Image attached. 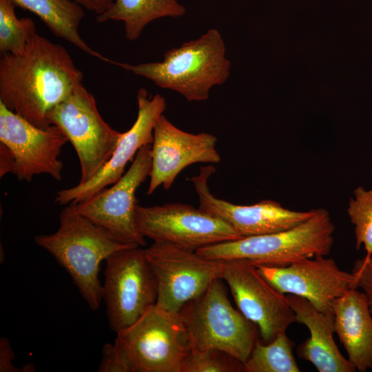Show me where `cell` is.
Returning a JSON list of instances; mask_svg holds the SVG:
<instances>
[{
	"instance_id": "1",
	"label": "cell",
	"mask_w": 372,
	"mask_h": 372,
	"mask_svg": "<svg viewBox=\"0 0 372 372\" xmlns=\"http://www.w3.org/2000/svg\"><path fill=\"white\" fill-rule=\"evenodd\" d=\"M83 73L61 45L36 34L21 55L0 58V102L32 125L47 128L48 113L82 83Z\"/></svg>"
},
{
	"instance_id": "2",
	"label": "cell",
	"mask_w": 372,
	"mask_h": 372,
	"mask_svg": "<svg viewBox=\"0 0 372 372\" xmlns=\"http://www.w3.org/2000/svg\"><path fill=\"white\" fill-rule=\"evenodd\" d=\"M34 241L68 272L93 311L99 309L103 300L99 278L101 262L116 251L138 246L120 241L79 213L74 203L61 211L55 232L36 236Z\"/></svg>"
},
{
	"instance_id": "3",
	"label": "cell",
	"mask_w": 372,
	"mask_h": 372,
	"mask_svg": "<svg viewBox=\"0 0 372 372\" xmlns=\"http://www.w3.org/2000/svg\"><path fill=\"white\" fill-rule=\"evenodd\" d=\"M110 63L198 102L207 101L214 86L225 83L231 68L223 37L214 28L167 51L162 61L132 65L111 60Z\"/></svg>"
},
{
	"instance_id": "4",
	"label": "cell",
	"mask_w": 372,
	"mask_h": 372,
	"mask_svg": "<svg viewBox=\"0 0 372 372\" xmlns=\"http://www.w3.org/2000/svg\"><path fill=\"white\" fill-rule=\"evenodd\" d=\"M334 230L329 211L318 208L311 218L290 229L242 237L196 251L211 260L244 259L255 265L287 267L306 258L329 255Z\"/></svg>"
},
{
	"instance_id": "5",
	"label": "cell",
	"mask_w": 372,
	"mask_h": 372,
	"mask_svg": "<svg viewBox=\"0 0 372 372\" xmlns=\"http://www.w3.org/2000/svg\"><path fill=\"white\" fill-rule=\"evenodd\" d=\"M191 350L216 349L243 364L258 339V327L231 304L221 278L179 312Z\"/></svg>"
},
{
	"instance_id": "6",
	"label": "cell",
	"mask_w": 372,
	"mask_h": 372,
	"mask_svg": "<svg viewBox=\"0 0 372 372\" xmlns=\"http://www.w3.org/2000/svg\"><path fill=\"white\" fill-rule=\"evenodd\" d=\"M114 344L126 372H182L191 351L179 313L169 312L156 304L116 333Z\"/></svg>"
},
{
	"instance_id": "7",
	"label": "cell",
	"mask_w": 372,
	"mask_h": 372,
	"mask_svg": "<svg viewBox=\"0 0 372 372\" xmlns=\"http://www.w3.org/2000/svg\"><path fill=\"white\" fill-rule=\"evenodd\" d=\"M48 121L63 132L75 149L81 167L80 184L102 169L123 134L103 120L94 96L82 83L48 113Z\"/></svg>"
},
{
	"instance_id": "8",
	"label": "cell",
	"mask_w": 372,
	"mask_h": 372,
	"mask_svg": "<svg viewBox=\"0 0 372 372\" xmlns=\"http://www.w3.org/2000/svg\"><path fill=\"white\" fill-rule=\"evenodd\" d=\"M105 262L102 299L109 327L116 333L156 304L157 284L143 247L116 251Z\"/></svg>"
},
{
	"instance_id": "9",
	"label": "cell",
	"mask_w": 372,
	"mask_h": 372,
	"mask_svg": "<svg viewBox=\"0 0 372 372\" xmlns=\"http://www.w3.org/2000/svg\"><path fill=\"white\" fill-rule=\"evenodd\" d=\"M145 253L157 284L156 304L178 313L216 278H221L223 260L206 258L195 250L167 242H154Z\"/></svg>"
},
{
	"instance_id": "10",
	"label": "cell",
	"mask_w": 372,
	"mask_h": 372,
	"mask_svg": "<svg viewBox=\"0 0 372 372\" xmlns=\"http://www.w3.org/2000/svg\"><path fill=\"white\" fill-rule=\"evenodd\" d=\"M135 225L143 237L197 249L242 238L229 224L200 208L178 203L136 205Z\"/></svg>"
},
{
	"instance_id": "11",
	"label": "cell",
	"mask_w": 372,
	"mask_h": 372,
	"mask_svg": "<svg viewBox=\"0 0 372 372\" xmlns=\"http://www.w3.org/2000/svg\"><path fill=\"white\" fill-rule=\"evenodd\" d=\"M68 141L56 125L38 127L0 102V147L9 155L12 172L19 180L31 181L45 174L61 180L62 147Z\"/></svg>"
},
{
	"instance_id": "12",
	"label": "cell",
	"mask_w": 372,
	"mask_h": 372,
	"mask_svg": "<svg viewBox=\"0 0 372 372\" xmlns=\"http://www.w3.org/2000/svg\"><path fill=\"white\" fill-rule=\"evenodd\" d=\"M221 278L238 309L258 327L264 343L271 342L296 322L286 295L274 288L247 260H223Z\"/></svg>"
},
{
	"instance_id": "13",
	"label": "cell",
	"mask_w": 372,
	"mask_h": 372,
	"mask_svg": "<svg viewBox=\"0 0 372 372\" xmlns=\"http://www.w3.org/2000/svg\"><path fill=\"white\" fill-rule=\"evenodd\" d=\"M152 168L151 145L136 153L129 169L108 189L76 203L79 213L103 227L120 241L145 247V237L135 225L136 192L149 177Z\"/></svg>"
},
{
	"instance_id": "14",
	"label": "cell",
	"mask_w": 372,
	"mask_h": 372,
	"mask_svg": "<svg viewBox=\"0 0 372 372\" xmlns=\"http://www.w3.org/2000/svg\"><path fill=\"white\" fill-rule=\"evenodd\" d=\"M199 173L190 178L198 195L201 210L229 224L242 237L277 233L293 228L311 218L316 209L297 211L284 207L272 200L250 205L233 204L216 197L208 180L216 172L212 165L202 166Z\"/></svg>"
},
{
	"instance_id": "15",
	"label": "cell",
	"mask_w": 372,
	"mask_h": 372,
	"mask_svg": "<svg viewBox=\"0 0 372 372\" xmlns=\"http://www.w3.org/2000/svg\"><path fill=\"white\" fill-rule=\"evenodd\" d=\"M136 99V119L130 129L123 133L105 165L89 181L57 192L56 203H79L113 185L124 174L126 165L133 160L138 151L152 143L154 126L166 108L165 99L159 94L150 96L145 88H140Z\"/></svg>"
},
{
	"instance_id": "16",
	"label": "cell",
	"mask_w": 372,
	"mask_h": 372,
	"mask_svg": "<svg viewBox=\"0 0 372 372\" xmlns=\"http://www.w3.org/2000/svg\"><path fill=\"white\" fill-rule=\"evenodd\" d=\"M255 266L278 291L304 298L324 313H333V301L356 288L352 272L340 269L333 258L325 256L306 258L287 267Z\"/></svg>"
},
{
	"instance_id": "17",
	"label": "cell",
	"mask_w": 372,
	"mask_h": 372,
	"mask_svg": "<svg viewBox=\"0 0 372 372\" xmlns=\"http://www.w3.org/2000/svg\"><path fill=\"white\" fill-rule=\"evenodd\" d=\"M216 142L213 134H192L178 128L163 114L154 128L147 194H152L161 185L169 189L178 174L190 165L219 163L221 157L216 148Z\"/></svg>"
},
{
	"instance_id": "18",
	"label": "cell",
	"mask_w": 372,
	"mask_h": 372,
	"mask_svg": "<svg viewBox=\"0 0 372 372\" xmlns=\"http://www.w3.org/2000/svg\"><path fill=\"white\" fill-rule=\"evenodd\" d=\"M296 321L305 325L310 337L297 348L298 357L311 362L319 372H355V366L340 351L333 338V313H324L304 298L287 294Z\"/></svg>"
},
{
	"instance_id": "19",
	"label": "cell",
	"mask_w": 372,
	"mask_h": 372,
	"mask_svg": "<svg viewBox=\"0 0 372 372\" xmlns=\"http://www.w3.org/2000/svg\"><path fill=\"white\" fill-rule=\"evenodd\" d=\"M335 333L356 371H372V314L364 293L351 288L332 302Z\"/></svg>"
},
{
	"instance_id": "20",
	"label": "cell",
	"mask_w": 372,
	"mask_h": 372,
	"mask_svg": "<svg viewBox=\"0 0 372 372\" xmlns=\"http://www.w3.org/2000/svg\"><path fill=\"white\" fill-rule=\"evenodd\" d=\"M12 1L17 7L37 15L55 37L72 43L90 56L110 62V59L93 50L81 37L79 26L85 14L83 8L74 1Z\"/></svg>"
},
{
	"instance_id": "21",
	"label": "cell",
	"mask_w": 372,
	"mask_h": 372,
	"mask_svg": "<svg viewBox=\"0 0 372 372\" xmlns=\"http://www.w3.org/2000/svg\"><path fill=\"white\" fill-rule=\"evenodd\" d=\"M186 12L176 0H113L111 5L96 16L98 23L122 21L125 37L137 39L150 22L163 17L178 18Z\"/></svg>"
},
{
	"instance_id": "22",
	"label": "cell",
	"mask_w": 372,
	"mask_h": 372,
	"mask_svg": "<svg viewBox=\"0 0 372 372\" xmlns=\"http://www.w3.org/2000/svg\"><path fill=\"white\" fill-rule=\"evenodd\" d=\"M294 343L286 332L278 334L269 343L255 342L244 363V372H299L293 354Z\"/></svg>"
},
{
	"instance_id": "23",
	"label": "cell",
	"mask_w": 372,
	"mask_h": 372,
	"mask_svg": "<svg viewBox=\"0 0 372 372\" xmlns=\"http://www.w3.org/2000/svg\"><path fill=\"white\" fill-rule=\"evenodd\" d=\"M16 5L12 0H0V52L22 54L37 33L34 21L29 17L18 18Z\"/></svg>"
},
{
	"instance_id": "24",
	"label": "cell",
	"mask_w": 372,
	"mask_h": 372,
	"mask_svg": "<svg viewBox=\"0 0 372 372\" xmlns=\"http://www.w3.org/2000/svg\"><path fill=\"white\" fill-rule=\"evenodd\" d=\"M351 223L354 225L355 247L360 249L362 245L366 251L365 258L372 255V189L362 186L353 191L347 208Z\"/></svg>"
},
{
	"instance_id": "25",
	"label": "cell",
	"mask_w": 372,
	"mask_h": 372,
	"mask_svg": "<svg viewBox=\"0 0 372 372\" xmlns=\"http://www.w3.org/2000/svg\"><path fill=\"white\" fill-rule=\"evenodd\" d=\"M244 364L231 355L216 349L191 350L182 372H243Z\"/></svg>"
},
{
	"instance_id": "26",
	"label": "cell",
	"mask_w": 372,
	"mask_h": 372,
	"mask_svg": "<svg viewBox=\"0 0 372 372\" xmlns=\"http://www.w3.org/2000/svg\"><path fill=\"white\" fill-rule=\"evenodd\" d=\"M355 287L366 296L370 311L372 314V255L357 260L353 267Z\"/></svg>"
},
{
	"instance_id": "27",
	"label": "cell",
	"mask_w": 372,
	"mask_h": 372,
	"mask_svg": "<svg viewBox=\"0 0 372 372\" xmlns=\"http://www.w3.org/2000/svg\"><path fill=\"white\" fill-rule=\"evenodd\" d=\"M99 372H126L121 355L114 344H105L101 351Z\"/></svg>"
},
{
	"instance_id": "28",
	"label": "cell",
	"mask_w": 372,
	"mask_h": 372,
	"mask_svg": "<svg viewBox=\"0 0 372 372\" xmlns=\"http://www.w3.org/2000/svg\"><path fill=\"white\" fill-rule=\"evenodd\" d=\"M14 359V353L8 338L0 339V371L1 372H32L36 369L33 364H26L22 368L15 367L12 361Z\"/></svg>"
},
{
	"instance_id": "29",
	"label": "cell",
	"mask_w": 372,
	"mask_h": 372,
	"mask_svg": "<svg viewBox=\"0 0 372 372\" xmlns=\"http://www.w3.org/2000/svg\"><path fill=\"white\" fill-rule=\"evenodd\" d=\"M83 8L96 15L103 13L112 3L113 0H73Z\"/></svg>"
}]
</instances>
